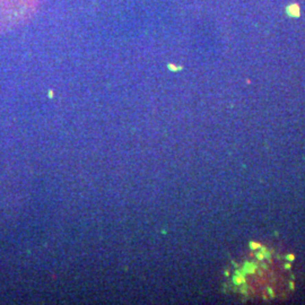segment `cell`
Returning a JSON list of instances; mask_svg holds the SVG:
<instances>
[{
	"label": "cell",
	"mask_w": 305,
	"mask_h": 305,
	"mask_svg": "<svg viewBox=\"0 0 305 305\" xmlns=\"http://www.w3.org/2000/svg\"><path fill=\"white\" fill-rule=\"evenodd\" d=\"M40 0H0V32L22 25L33 16Z\"/></svg>",
	"instance_id": "1"
}]
</instances>
